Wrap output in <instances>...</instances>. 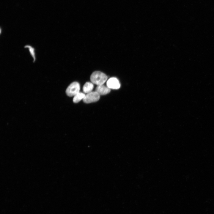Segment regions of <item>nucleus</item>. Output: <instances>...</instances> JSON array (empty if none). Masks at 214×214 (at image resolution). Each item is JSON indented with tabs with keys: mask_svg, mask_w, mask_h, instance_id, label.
<instances>
[{
	"mask_svg": "<svg viewBox=\"0 0 214 214\" xmlns=\"http://www.w3.org/2000/svg\"><path fill=\"white\" fill-rule=\"evenodd\" d=\"M94 85L92 83L86 82L83 86V90L84 93H88L92 91Z\"/></svg>",
	"mask_w": 214,
	"mask_h": 214,
	"instance_id": "6",
	"label": "nucleus"
},
{
	"mask_svg": "<svg viewBox=\"0 0 214 214\" xmlns=\"http://www.w3.org/2000/svg\"><path fill=\"white\" fill-rule=\"evenodd\" d=\"M100 98V95L97 92L92 91L85 95L83 100L84 103H89L97 101Z\"/></svg>",
	"mask_w": 214,
	"mask_h": 214,
	"instance_id": "3",
	"label": "nucleus"
},
{
	"mask_svg": "<svg viewBox=\"0 0 214 214\" xmlns=\"http://www.w3.org/2000/svg\"><path fill=\"white\" fill-rule=\"evenodd\" d=\"M85 94L81 92H79L74 96L73 101L74 103H77L83 99L85 96Z\"/></svg>",
	"mask_w": 214,
	"mask_h": 214,
	"instance_id": "7",
	"label": "nucleus"
},
{
	"mask_svg": "<svg viewBox=\"0 0 214 214\" xmlns=\"http://www.w3.org/2000/svg\"><path fill=\"white\" fill-rule=\"evenodd\" d=\"M107 78V76L104 73L99 71H95L91 75L90 80L92 83L99 85H103Z\"/></svg>",
	"mask_w": 214,
	"mask_h": 214,
	"instance_id": "1",
	"label": "nucleus"
},
{
	"mask_svg": "<svg viewBox=\"0 0 214 214\" xmlns=\"http://www.w3.org/2000/svg\"><path fill=\"white\" fill-rule=\"evenodd\" d=\"M106 85L110 89H118L120 86L119 81L115 77H111L107 81Z\"/></svg>",
	"mask_w": 214,
	"mask_h": 214,
	"instance_id": "4",
	"label": "nucleus"
},
{
	"mask_svg": "<svg viewBox=\"0 0 214 214\" xmlns=\"http://www.w3.org/2000/svg\"><path fill=\"white\" fill-rule=\"evenodd\" d=\"M80 89L79 83L77 82H74L68 86L66 90V93L68 96H74L79 92Z\"/></svg>",
	"mask_w": 214,
	"mask_h": 214,
	"instance_id": "2",
	"label": "nucleus"
},
{
	"mask_svg": "<svg viewBox=\"0 0 214 214\" xmlns=\"http://www.w3.org/2000/svg\"><path fill=\"white\" fill-rule=\"evenodd\" d=\"M111 89L107 86L103 85H97L95 89V91L100 95H104L109 93Z\"/></svg>",
	"mask_w": 214,
	"mask_h": 214,
	"instance_id": "5",
	"label": "nucleus"
}]
</instances>
